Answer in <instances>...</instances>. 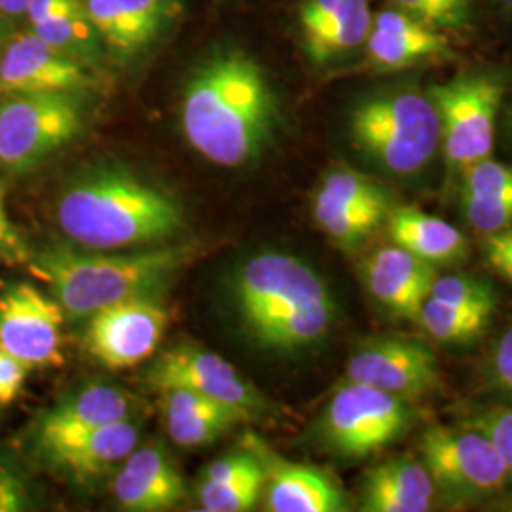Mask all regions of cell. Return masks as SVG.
<instances>
[{"instance_id": "6da1fadb", "label": "cell", "mask_w": 512, "mask_h": 512, "mask_svg": "<svg viewBox=\"0 0 512 512\" xmlns=\"http://www.w3.org/2000/svg\"><path fill=\"white\" fill-rule=\"evenodd\" d=\"M277 118V99L262 67L236 48L205 59L184 88V137L222 167L258 158L274 137Z\"/></svg>"}, {"instance_id": "60d3db41", "label": "cell", "mask_w": 512, "mask_h": 512, "mask_svg": "<svg viewBox=\"0 0 512 512\" xmlns=\"http://www.w3.org/2000/svg\"><path fill=\"white\" fill-rule=\"evenodd\" d=\"M340 6H342V0H306L300 6L302 35L310 33L313 29L321 27L325 21H329L338 12Z\"/></svg>"}, {"instance_id": "52a82bcc", "label": "cell", "mask_w": 512, "mask_h": 512, "mask_svg": "<svg viewBox=\"0 0 512 512\" xmlns=\"http://www.w3.org/2000/svg\"><path fill=\"white\" fill-rule=\"evenodd\" d=\"M418 452L437 494L448 503L482 501L503 492L511 482L494 442L465 423L427 427Z\"/></svg>"}, {"instance_id": "83f0119b", "label": "cell", "mask_w": 512, "mask_h": 512, "mask_svg": "<svg viewBox=\"0 0 512 512\" xmlns=\"http://www.w3.org/2000/svg\"><path fill=\"white\" fill-rule=\"evenodd\" d=\"M492 321V313L463 310L429 296L420 313V323L439 344H471L480 338Z\"/></svg>"}, {"instance_id": "f546056e", "label": "cell", "mask_w": 512, "mask_h": 512, "mask_svg": "<svg viewBox=\"0 0 512 512\" xmlns=\"http://www.w3.org/2000/svg\"><path fill=\"white\" fill-rule=\"evenodd\" d=\"M317 192L329 196L330 200H334V202L344 203L349 207L372 209V211H382V213H389L393 209L391 198L382 184H378L374 179L366 177L363 173H357L353 169H348V167L329 171L323 177Z\"/></svg>"}, {"instance_id": "1f68e13d", "label": "cell", "mask_w": 512, "mask_h": 512, "mask_svg": "<svg viewBox=\"0 0 512 512\" xmlns=\"http://www.w3.org/2000/svg\"><path fill=\"white\" fill-rule=\"evenodd\" d=\"M395 8L439 31H463L471 25V0H391Z\"/></svg>"}, {"instance_id": "4316f807", "label": "cell", "mask_w": 512, "mask_h": 512, "mask_svg": "<svg viewBox=\"0 0 512 512\" xmlns=\"http://www.w3.org/2000/svg\"><path fill=\"white\" fill-rule=\"evenodd\" d=\"M264 486L266 469L255 454V459L236 475L220 480H202L198 497L203 511L247 512L255 509L264 494Z\"/></svg>"}, {"instance_id": "ba28073f", "label": "cell", "mask_w": 512, "mask_h": 512, "mask_svg": "<svg viewBox=\"0 0 512 512\" xmlns=\"http://www.w3.org/2000/svg\"><path fill=\"white\" fill-rule=\"evenodd\" d=\"M414 421V403L370 385L348 382L327 404L319 435L330 452L342 458H370L403 439Z\"/></svg>"}, {"instance_id": "74e56055", "label": "cell", "mask_w": 512, "mask_h": 512, "mask_svg": "<svg viewBox=\"0 0 512 512\" xmlns=\"http://www.w3.org/2000/svg\"><path fill=\"white\" fill-rule=\"evenodd\" d=\"M29 368L0 349V406L12 403L25 384Z\"/></svg>"}, {"instance_id": "d6986e66", "label": "cell", "mask_w": 512, "mask_h": 512, "mask_svg": "<svg viewBox=\"0 0 512 512\" xmlns=\"http://www.w3.org/2000/svg\"><path fill=\"white\" fill-rule=\"evenodd\" d=\"M184 494L183 476L160 446L135 448L114 478V495L124 511H169Z\"/></svg>"}, {"instance_id": "f1b7e54d", "label": "cell", "mask_w": 512, "mask_h": 512, "mask_svg": "<svg viewBox=\"0 0 512 512\" xmlns=\"http://www.w3.org/2000/svg\"><path fill=\"white\" fill-rule=\"evenodd\" d=\"M33 33L80 61L90 57L99 42V33L93 27L84 2L33 25Z\"/></svg>"}, {"instance_id": "3957f363", "label": "cell", "mask_w": 512, "mask_h": 512, "mask_svg": "<svg viewBox=\"0 0 512 512\" xmlns=\"http://www.w3.org/2000/svg\"><path fill=\"white\" fill-rule=\"evenodd\" d=\"M239 317L260 348L296 353L329 336L336 302L323 277L285 253L249 258L236 277Z\"/></svg>"}, {"instance_id": "7c38bea8", "label": "cell", "mask_w": 512, "mask_h": 512, "mask_svg": "<svg viewBox=\"0 0 512 512\" xmlns=\"http://www.w3.org/2000/svg\"><path fill=\"white\" fill-rule=\"evenodd\" d=\"M156 391L188 389L213 401L236 408L249 418L268 408L266 397L238 368L217 353L196 346H177L162 353L145 376Z\"/></svg>"}, {"instance_id": "277c9868", "label": "cell", "mask_w": 512, "mask_h": 512, "mask_svg": "<svg viewBox=\"0 0 512 512\" xmlns=\"http://www.w3.org/2000/svg\"><path fill=\"white\" fill-rule=\"evenodd\" d=\"M192 260L186 245L131 253L48 245L29 256V272L44 281L65 317L88 319L110 304L160 293Z\"/></svg>"}, {"instance_id": "cb8c5ba5", "label": "cell", "mask_w": 512, "mask_h": 512, "mask_svg": "<svg viewBox=\"0 0 512 512\" xmlns=\"http://www.w3.org/2000/svg\"><path fill=\"white\" fill-rule=\"evenodd\" d=\"M389 238L433 266L456 264L467 253V239L450 222L418 207H393L387 215Z\"/></svg>"}, {"instance_id": "f6af8a7d", "label": "cell", "mask_w": 512, "mask_h": 512, "mask_svg": "<svg viewBox=\"0 0 512 512\" xmlns=\"http://www.w3.org/2000/svg\"><path fill=\"white\" fill-rule=\"evenodd\" d=\"M0 54H2V35H0Z\"/></svg>"}, {"instance_id": "836d02e7", "label": "cell", "mask_w": 512, "mask_h": 512, "mask_svg": "<svg viewBox=\"0 0 512 512\" xmlns=\"http://www.w3.org/2000/svg\"><path fill=\"white\" fill-rule=\"evenodd\" d=\"M461 196H495L512 192L511 165L492 158L465 167L461 173Z\"/></svg>"}, {"instance_id": "44dd1931", "label": "cell", "mask_w": 512, "mask_h": 512, "mask_svg": "<svg viewBox=\"0 0 512 512\" xmlns=\"http://www.w3.org/2000/svg\"><path fill=\"white\" fill-rule=\"evenodd\" d=\"M437 488L421 461L387 459L368 469L361 509L366 512H427L437 507Z\"/></svg>"}, {"instance_id": "30bf717a", "label": "cell", "mask_w": 512, "mask_h": 512, "mask_svg": "<svg viewBox=\"0 0 512 512\" xmlns=\"http://www.w3.org/2000/svg\"><path fill=\"white\" fill-rule=\"evenodd\" d=\"M167 325L169 313L154 294L135 296L88 317L86 348L110 370L131 368L154 355Z\"/></svg>"}, {"instance_id": "7402d4cb", "label": "cell", "mask_w": 512, "mask_h": 512, "mask_svg": "<svg viewBox=\"0 0 512 512\" xmlns=\"http://www.w3.org/2000/svg\"><path fill=\"white\" fill-rule=\"evenodd\" d=\"M95 31L120 54L148 46L169 16L171 0H84Z\"/></svg>"}, {"instance_id": "7bdbcfd3", "label": "cell", "mask_w": 512, "mask_h": 512, "mask_svg": "<svg viewBox=\"0 0 512 512\" xmlns=\"http://www.w3.org/2000/svg\"><path fill=\"white\" fill-rule=\"evenodd\" d=\"M27 4H29V0H0V14L10 16V18L25 16Z\"/></svg>"}, {"instance_id": "603a6c76", "label": "cell", "mask_w": 512, "mask_h": 512, "mask_svg": "<svg viewBox=\"0 0 512 512\" xmlns=\"http://www.w3.org/2000/svg\"><path fill=\"white\" fill-rule=\"evenodd\" d=\"M167 435L177 446L200 448L226 435L247 414L188 389L164 391Z\"/></svg>"}, {"instance_id": "7a4b0ae2", "label": "cell", "mask_w": 512, "mask_h": 512, "mask_svg": "<svg viewBox=\"0 0 512 512\" xmlns=\"http://www.w3.org/2000/svg\"><path fill=\"white\" fill-rule=\"evenodd\" d=\"M57 222L73 243L95 251L164 245L186 226L169 194L116 167L69 184L57 202Z\"/></svg>"}, {"instance_id": "9c48e42d", "label": "cell", "mask_w": 512, "mask_h": 512, "mask_svg": "<svg viewBox=\"0 0 512 512\" xmlns=\"http://www.w3.org/2000/svg\"><path fill=\"white\" fill-rule=\"evenodd\" d=\"M82 129L73 93H21L0 107V165L27 173Z\"/></svg>"}, {"instance_id": "d4e9b609", "label": "cell", "mask_w": 512, "mask_h": 512, "mask_svg": "<svg viewBox=\"0 0 512 512\" xmlns=\"http://www.w3.org/2000/svg\"><path fill=\"white\" fill-rule=\"evenodd\" d=\"M372 29L368 0H342L338 12L321 27L304 33V50L313 63L325 65L363 46Z\"/></svg>"}, {"instance_id": "4dcf8cb0", "label": "cell", "mask_w": 512, "mask_h": 512, "mask_svg": "<svg viewBox=\"0 0 512 512\" xmlns=\"http://www.w3.org/2000/svg\"><path fill=\"white\" fill-rule=\"evenodd\" d=\"M429 296L463 310L494 313L497 306L492 285L469 274L439 275Z\"/></svg>"}, {"instance_id": "2e32d148", "label": "cell", "mask_w": 512, "mask_h": 512, "mask_svg": "<svg viewBox=\"0 0 512 512\" xmlns=\"http://www.w3.org/2000/svg\"><path fill=\"white\" fill-rule=\"evenodd\" d=\"M247 446L266 469V509L272 512L348 511V499L338 482L323 469L285 461L262 440L247 435Z\"/></svg>"}, {"instance_id": "8992f818", "label": "cell", "mask_w": 512, "mask_h": 512, "mask_svg": "<svg viewBox=\"0 0 512 512\" xmlns=\"http://www.w3.org/2000/svg\"><path fill=\"white\" fill-rule=\"evenodd\" d=\"M427 93L439 114L440 150L448 169L461 173L492 158L505 80L497 73L478 71L435 84Z\"/></svg>"}, {"instance_id": "5bb4252c", "label": "cell", "mask_w": 512, "mask_h": 512, "mask_svg": "<svg viewBox=\"0 0 512 512\" xmlns=\"http://www.w3.org/2000/svg\"><path fill=\"white\" fill-rule=\"evenodd\" d=\"M92 84L82 61L31 35L10 40L0 54V92L74 93Z\"/></svg>"}, {"instance_id": "ac0fdd59", "label": "cell", "mask_w": 512, "mask_h": 512, "mask_svg": "<svg viewBox=\"0 0 512 512\" xmlns=\"http://www.w3.org/2000/svg\"><path fill=\"white\" fill-rule=\"evenodd\" d=\"M368 61L385 71H399L452 55L450 38L439 29L391 6L372 16L365 42Z\"/></svg>"}, {"instance_id": "8fae6325", "label": "cell", "mask_w": 512, "mask_h": 512, "mask_svg": "<svg viewBox=\"0 0 512 512\" xmlns=\"http://www.w3.org/2000/svg\"><path fill=\"white\" fill-rule=\"evenodd\" d=\"M346 380L370 385L408 403L420 401L440 385L439 361L433 349L404 336H374L353 351Z\"/></svg>"}, {"instance_id": "e0dca14e", "label": "cell", "mask_w": 512, "mask_h": 512, "mask_svg": "<svg viewBox=\"0 0 512 512\" xmlns=\"http://www.w3.org/2000/svg\"><path fill=\"white\" fill-rule=\"evenodd\" d=\"M133 397L120 387L92 384L61 399L42 412L35 429V444L40 456L57 446L88 435L112 421L131 418Z\"/></svg>"}, {"instance_id": "ffe728a7", "label": "cell", "mask_w": 512, "mask_h": 512, "mask_svg": "<svg viewBox=\"0 0 512 512\" xmlns=\"http://www.w3.org/2000/svg\"><path fill=\"white\" fill-rule=\"evenodd\" d=\"M137 442L139 427L131 418H126L57 446L42 458L78 484H92L120 467L137 448Z\"/></svg>"}, {"instance_id": "ab89813d", "label": "cell", "mask_w": 512, "mask_h": 512, "mask_svg": "<svg viewBox=\"0 0 512 512\" xmlns=\"http://www.w3.org/2000/svg\"><path fill=\"white\" fill-rule=\"evenodd\" d=\"M27 486L18 473L0 465V512H19L27 507Z\"/></svg>"}, {"instance_id": "9a60e30c", "label": "cell", "mask_w": 512, "mask_h": 512, "mask_svg": "<svg viewBox=\"0 0 512 512\" xmlns=\"http://www.w3.org/2000/svg\"><path fill=\"white\" fill-rule=\"evenodd\" d=\"M439 268L408 253L399 245H387L363 262V283L370 296L391 315L420 323V313Z\"/></svg>"}, {"instance_id": "4fadbf2b", "label": "cell", "mask_w": 512, "mask_h": 512, "mask_svg": "<svg viewBox=\"0 0 512 512\" xmlns=\"http://www.w3.org/2000/svg\"><path fill=\"white\" fill-rule=\"evenodd\" d=\"M63 323L59 302L31 283H16L0 293V349L29 370L63 363Z\"/></svg>"}, {"instance_id": "8d00e7d4", "label": "cell", "mask_w": 512, "mask_h": 512, "mask_svg": "<svg viewBox=\"0 0 512 512\" xmlns=\"http://www.w3.org/2000/svg\"><path fill=\"white\" fill-rule=\"evenodd\" d=\"M490 384L497 391L512 395V323L501 334L490 359Z\"/></svg>"}, {"instance_id": "5b68a950", "label": "cell", "mask_w": 512, "mask_h": 512, "mask_svg": "<svg viewBox=\"0 0 512 512\" xmlns=\"http://www.w3.org/2000/svg\"><path fill=\"white\" fill-rule=\"evenodd\" d=\"M353 145L397 177L421 173L440 150V122L427 90L389 88L363 99L349 116Z\"/></svg>"}, {"instance_id": "e575fe53", "label": "cell", "mask_w": 512, "mask_h": 512, "mask_svg": "<svg viewBox=\"0 0 512 512\" xmlns=\"http://www.w3.org/2000/svg\"><path fill=\"white\" fill-rule=\"evenodd\" d=\"M463 423L482 431L494 442L507 465L512 482V404H495L490 408H482L473 416H467Z\"/></svg>"}, {"instance_id": "f35d334b", "label": "cell", "mask_w": 512, "mask_h": 512, "mask_svg": "<svg viewBox=\"0 0 512 512\" xmlns=\"http://www.w3.org/2000/svg\"><path fill=\"white\" fill-rule=\"evenodd\" d=\"M484 251L495 272H499L512 283V228L488 234Z\"/></svg>"}, {"instance_id": "d6a6232c", "label": "cell", "mask_w": 512, "mask_h": 512, "mask_svg": "<svg viewBox=\"0 0 512 512\" xmlns=\"http://www.w3.org/2000/svg\"><path fill=\"white\" fill-rule=\"evenodd\" d=\"M461 203L469 224L482 234L512 228V192L495 196H461Z\"/></svg>"}, {"instance_id": "484cf974", "label": "cell", "mask_w": 512, "mask_h": 512, "mask_svg": "<svg viewBox=\"0 0 512 512\" xmlns=\"http://www.w3.org/2000/svg\"><path fill=\"white\" fill-rule=\"evenodd\" d=\"M389 213L349 207L334 202L329 196L315 192L313 198V220L327 238L340 249L351 251L363 245L385 220Z\"/></svg>"}, {"instance_id": "d590c367", "label": "cell", "mask_w": 512, "mask_h": 512, "mask_svg": "<svg viewBox=\"0 0 512 512\" xmlns=\"http://www.w3.org/2000/svg\"><path fill=\"white\" fill-rule=\"evenodd\" d=\"M27 245L21 238L16 224L10 219L6 202H4V188L0 186V262L4 264H18L29 260Z\"/></svg>"}, {"instance_id": "ee69618b", "label": "cell", "mask_w": 512, "mask_h": 512, "mask_svg": "<svg viewBox=\"0 0 512 512\" xmlns=\"http://www.w3.org/2000/svg\"><path fill=\"white\" fill-rule=\"evenodd\" d=\"M494 2L497 4V8H501L503 12L512 16V0H494Z\"/></svg>"}, {"instance_id": "b9f144b4", "label": "cell", "mask_w": 512, "mask_h": 512, "mask_svg": "<svg viewBox=\"0 0 512 512\" xmlns=\"http://www.w3.org/2000/svg\"><path fill=\"white\" fill-rule=\"evenodd\" d=\"M82 0H29L27 4V12L25 16L29 19L31 27L37 25L40 21H44L54 14H59L67 8H73L76 4H80Z\"/></svg>"}]
</instances>
